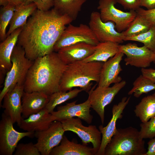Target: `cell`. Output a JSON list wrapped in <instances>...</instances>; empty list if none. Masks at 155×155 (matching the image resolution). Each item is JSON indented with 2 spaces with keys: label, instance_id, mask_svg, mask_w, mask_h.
Masks as SVG:
<instances>
[{
  "label": "cell",
  "instance_id": "25",
  "mask_svg": "<svg viewBox=\"0 0 155 155\" xmlns=\"http://www.w3.org/2000/svg\"><path fill=\"white\" fill-rule=\"evenodd\" d=\"M134 112L142 123L155 116V93L144 97L135 106Z\"/></svg>",
  "mask_w": 155,
  "mask_h": 155
},
{
  "label": "cell",
  "instance_id": "3",
  "mask_svg": "<svg viewBox=\"0 0 155 155\" xmlns=\"http://www.w3.org/2000/svg\"><path fill=\"white\" fill-rule=\"evenodd\" d=\"M103 64L100 62L81 61L67 65L61 80L60 90L67 92L79 87L88 92L93 81L99 82Z\"/></svg>",
  "mask_w": 155,
  "mask_h": 155
},
{
  "label": "cell",
  "instance_id": "5",
  "mask_svg": "<svg viewBox=\"0 0 155 155\" xmlns=\"http://www.w3.org/2000/svg\"><path fill=\"white\" fill-rule=\"evenodd\" d=\"M12 66L6 74L3 87L0 93V103L8 92L17 85H24L28 71L34 61L28 58L24 49L16 45L11 56Z\"/></svg>",
  "mask_w": 155,
  "mask_h": 155
},
{
  "label": "cell",
  "instance_id": "12",
  "mask_svg": "<svg viewBox=\"0 0 155 155\" xmlns=\"http://www.w3.org/2000/svg\"><path fill=\"white\" fill-rule=\"evenodd\" d=\"M65 131L61 122L56 120L46 129L35 132L37 141L35 145L41 155H50L52 150L60 143Z\"/></svg>",
  "mask_w": 155,
  "mask_h": 155
},
{
  "label": "cell",
  "instance_id": "14",
  "mask_svg": "<svg viewBox=\"0 0 155 155\" xmlns=\"http://www.w3.org/2000/svg\"><path fill=\"white\" fill-rule=\"evenodd\" d=\"M77 100L59 106L57 111L51 113L55 118L56 120L60 121L74 117H77L88 124H91L93 119L90 113L91 108L88 98L84 102L76 104Z\"/></svg>",
  "mask_w": 155,
  "mask_h": 155
},
{
  "label": "cell",
  "instance_id": "8",
  "mask_svg": "<svg viewBox=\"0 0 155 155\" xmlns=\"http://www.w3.org/2000/svg\"><path fill=\"white\" fill-rule=\"evenodd\" d=\"M81 42L96 46L99 42L89 26L81 24L75 26L69 24L56 42L54 51L57 52L62 48Z\"/></svg>",
  "mask_w": 155,
  "mask_h": 155
},
{
  "label": "cell",
  "instance_id": "6",
  "mask_svg": "<svg viewBox=\"0 0 155 155\" xmlns=\"http://www.w3.org/2000/svg\"><path fill=\"white\" fill-rule=\"evenodd\" d=\"M10 118L3 112L0 121V155H12L15 151L18 142L25 137L34 136L35 132H19L13 127Z\"/></svg>",
  "mask_w": 155,
  "mask_h": 155
},
{
  "label": "cell",
  "instance_id": "2",
  "mask_svg": "<svg viewBox=\"0 0 155 155\" xmlns=\"http://www.w3.org/2000/svg\"><path fill=\"white\" fill-rule=\"evenodd\" d=\"M67 65L57 53L54 51L37 58L28 72L24 91L40 92L50 96L60 91L61 80Z\"/></svg>",
  "mask_w": 155,
  "mask_h": 155
},
{
  "label": "cell",
  "instance_id": "20",
  "mask_svg": "<svg viewBox=\"0 0 155 155\" xmlns=\"http://www.w3.org/2000/svg\"><path fill=\"white\" fill-rule=\"evenodd\" d=\"M55 121H56L55 118L44 108L27 118H22L18 126L26 131L35 132L46 129Z\"/></svg>",
  "mask_w": 155,
  "mask_h": 155
},
{
  "label": "cell",
  "instance_id": "19",
  "mask_svg": "<svg viewBox=\"0 0 155 155\" xmlns=\"http://www.w3.org/2000/svg\"><path fill=\"white\" fill-rule=\"evenodd\" d=\"M49 98V96L42 92L24 91L22 98V118H27L44 108Z\"/></svg>",
  "mask_w": 155,
  "mask_h": 155
},
{
  "label": "cell",
  "instance_id": "18",
  "mask_svg": "<svg viewBox=\"0 0 155 155\" xmlns=\"http://www.w3.org/2000/svg\"><path fill=\"white\" fill-rule=\"evenodd\" d=\"M95 46L85 42H81L65 47L60 49L57 53L66 65L81 61L91 55Z\"/></svg>",
  "mask_w": 155,
  "mask_h": 155
},
{
  "label": "cell",
  "instance_id": "28",
  "mask_svg": "<svg viewBox=\"0 0 155 155\" xmlns=\"http://www.w3.org/2000/svg\"><path fill=\"white\" fill-rule=\"evenodd\" d=\"M133 87L128 92L129 95L133 94L136 98H139L143 94L147 93L155 90V83L148 79L140 75L134 81Z\"/></svg>",
  "mask_w": 155,
  "mask_h": 155
},
{
  "label": "cell",
  "instance_id": "9",
  "mask_svg": "<svg viewBox=\"0 0 155 155\" xmlns=\"http://www.w3.org/2000/svg\"><path fill=\"white\" fill-rule=\"evenodd\" d=\"M125 81L114 84L111 87H93L88 92L91 108L99 116L103 125L104 120L105 107L113 100L116 95L126 85Z\"/></svg>",
  "mask_w": 155,
  "mask_h": 155
},
{
  "label": "cell",
  "instance_id": "43",
  "mask_svg": "<svg viewBox=\"0 0 155 155\" xmlns=\"http://www.w3.org/2000/svg\"><path fill=\"white\" fill-rule=\"evenodd\" d=\"M154 54H155V56H154V60L153 62H154V63H155V51H154Z\"/></svg>",
  "mask_w": 155,
  "mask_h": 155
},
{
  "label": "cell",
  "instance_id": "34",
  "mask_svg": "<svg viewBox=\"0 0 155 155\" xmlns=\"http://www.w3.org/2000/svg\"><path fill=\"white\" fill-rule=\"evenodd\" d=\"M135 11L137 14L144 18L152 26H155V9L145 10L140 7Z\"/></svg>",
  "mask_w": 155,
  "mask_h": 155
},
{
  "label": "cell",
  "instance_id": "17",
  "mask_svg": "<svg viewBox=\"0 0 155 155\" xmlns=\"http://www.w3.org/2000/svg\"><path fill=\"white\" fill-rule=\"evenodd\" d=\"M124 54L119 52L103 64L98 86H109L112 84L120 82L122 81L119 75L122 70L120 63Z\"/></svg>",
  "mask_w": 155,
  "mask_h": 155
},
{
  "label": "cell",
  "instance_id": "37",
  "mask_svg": "<svg viewBox=\"0 0 155 155\" xmlns=\"http://www.w3.org/2000/svg\"><path fill=\"white\" fill-rule=\"evenodd\" d=\"M141 72L143 76L155 83V69L142 68Z\"/></svg>",
  "mask_w": 155,
  "mask_h": 155
},
{
  "label": "cell",
  "instance_id": "22",
  "mask_svg": "<svg viewBox=\"0 0 155 155\" xmlns=\"http://www.w3.org/2000/svg\"><path fill=\"white\" fill-rule=\"evenodd\" d=\"M93 148L70 141L65 135L60 143L51 150L50 155H95Z\"/></svg>",
  "mask_w": 155,
  "mask_h": 155
},
{
  "label": "cell",
  "instance_id": "16",
  "mask_svg": "<svg viewBox=\"0 0 155 155\" xmlns=\"http://www.w3.org/2000/svg\"><path fill=\"white\" fill-rule=\"evenodd\" d=\"M130 97H124L117 104H115L112 108V117L108 125L104 127L102 125L98 127V129L102 134L101 146L96 155H104L106 147L115 133L117 128L116 124L117 121L122 117L123 111L128 104Z\"/></svg>",
  "mask_w": 155,
  "mask_h": 155
},
{
  "label": "cell",
  "instance_id": "29",
  "mask_svg": "<svg viewBox=\"0 0 155 155\" xmlns=\"http://www.w3.org/2000/svg\"><path fill=\"white\" fill-rule=\"evenodd\" d=\"M152 27L146 20L137 14L128 27L122 32L125 37L131 36L146 32Z\"/></svg>",
  "mask_w": 155,
  "mask_h": 155
},
{
  "label": "cell",
  "instance_id": "41",
  "mask_svg": "<svg viewBox=\"0 0 155 155\" xmlns=\"http://www.w3.org/2000/svg\"><path fill=\"white\" fill-rule=\"evenodd\" d=\"M9 3L8 0H0V5L3 6H5Z\"/></svg>",
  "mask_w": 155,
  "mask_h": 155
},
{
  "label": "cell",
  "instance_id": "31",
  "mask_svg": "<svg viewBox=\"0 0 155 155\" xmlns=\"http://www.w3.org/2000/svg\"><path fill=\"white\" fill-rule=\"evenodd\" d=\"M133 41L141 42L152 51L155 50V26H152L148 31L140 34L125 37L124 41Z\"/></svg>",
  "mask_w": 155,
  "mask_h": 155
},
{
  "label": "cell",
  "instance_id": "7",
  "mask_svg": "<svg viewBox=\"0 0 155 155\" xmlns=\"http://www.w3.org/2000/svg\"><path fill=\"white\" fill-rule=\"evenodd\" d=\"M117 0H99L97 9L103 22L111 21L115 25L116 30L121 32L125 30L136 17V11L125 12L116 8Z\"/></svg>",
  "mask_w": 155,
  "mask_h": 155
},
{
  "label": "cell",
  "instance_id": "27",
  "mask_svg": "<svg viewBox=\"0 0 155 155\" xmlns=\"http://www.w3.org/2000/svg\"><path fill=\"white\" fill-rule=\"evenodd\" d=\"M82 91L81 89L75 88L67 92L61 90L55 92L49 96V101L44 108L51 113L57 106L76 97Z\"/></svg>",
  "mask_w": 155,
  "mask_h": 155
},
{
  "label": "cell",
  "instance_id": "21",
  "mask_svg": "<svg viewBox=\"0 0 155 155\" xmlns=\"http://www.w3.org/2000/svg\"><path fill=\"white\" fill-rule=\"evenodd\" d=\"M22 29V27H20L14 30L0 43V71L3 74H6L12 66L11 55Z\"/></svg>",
  "mask_w": 155,
  "mask_h": 155
},
{
  "label": "cell",
  "instance_id": "32",
  "mask_svg": "<svg viewBox=\"0 0 155 155\" xmlns=\"http://www.w3.org/2000/svg\"><path fill=\"white\" fill-rule=\"evenodd\" d=\"M140 126V132L142 138L150 139L155 137V116L147 122L142 123Z\"/></svg>",
  "mask_w": 155,
  "mask_h": 155
},
{
  "label": "cell",
  "instance_id": "39",
  "mask_svg": "<svg viewBox=\"0 0 155 155\" xmlns=\"http://www.w3.org/2000/svg\"><path fill=\"white\" fill-rule=\"evenodd\" d=\"M147 144L148 149L146 155H155V137L150 139Z\"/></svg>",
  "mask_w": 155,
  "mask_h": 155
},
{
  "label": "cell",
  "instance_id": "24",
  "mask_svg": "<svg viewBox=\"0 0 155 155\" xmlns=\"http://www.w3.org/2000/svg\"><path fill=\"white\" fill-rule=\"evenodd\" d=\"M120 45L118 43L111 41L99 42L96 45L94 53L82 61L105 62L119 52Z\"/></svg>",
  "mask_w": 155,
  "mask_h": 155
},
{
  "label": "cell",
  "instance_id": "13",
  "mask_svg": "<svg viewBox=\"0 0 155 155\" xmlns=\"http://www.w3.org/2000/svg\"><path fill=\"white\" fill-rule=\"evenodd\" d=\"M119 49L126 56L124 61L127 65L146 68L153 62L154 58V52L144 45L140 47L135 43H129L120 45Z\"/></svg>",
  "mask_w": 155,
  "mask_h": 155
},
{
  "label": "cell",
  "instance_id": "4",
  "mask_svg": "<svg viewBox=\"0 0 155 155\" xmlns=\"http://www.w3.org/2000/svg\"><path fill=\"white\" fill-rule=\"evenodd\" d=\"M146 152L140 131L130 126L117 128L106 147L104 155H146Z\"/></svg>",
  "mask_w": 155,
  "mask_h": 155
},
{
  "label": "cell",
  "instance_id": "30",
  "mask_svg": "<svg viewBox=\"0 0 155 155\" xmlns=\"http://www.w3.org/2000/svg\"><path fill=\"white\" fill-rule=\"evenodd\" d=\"M16 7L10 3L1 7L0 12V39L3 41L6 38V29L11 19Z\"/></svg>",
  "mask_w": 155,
  "mask_h": 155
},
{
  "label": "cell",
  "instance_id": "42",
  "mask_svg": "<svg viewBox=\"0 0 155 155\" xmlns=\"http://www.w3.org/2000/svg\"><path fill=\"white\" fill-rule=\"evenodd\" d=\"M37 1V0H23V3L25 5H27L32 2L35 3Z\"/></svg>",
  "mask_w": 155,
  "mask_h": 155
},
{
  "label": "cell",
  "instance_id": "23",
  "mask_svg": "<svg viewBox=\"0 0 155 155\" xmlns=\"http://www.w3.org/2000/svg\"><path fill=\"white\" fill-rule=\"evenodd\" d=\"M37 9V5L34 2L27 5L23 3L16 7L9 24V29L6 33L7 37L16 29L23 26L26 24L28 18Z\"/></svg>",
  "mask_w": 155,
  "mask_h": 155
},
{
  "label": "cell",
  "instance_id": "40",
  "mask_svg": "<svg viewBox=\"0 0 155 155\" xmlns=\"http://www.w3.org/2000/svg\"><path fill=\"white\" fill-rule=\"evenodd\" d=\"M9 3L16 7L23 3V0H8Z\"/></svg>",
  "mask_w": 155,
  "mask_h": 155
},
{
  "label": "cell",
  "instance_id": "10",
  "mask_svg": "<svg viewBox=\"0 0 155 155\" xmlns=\"http://www.w3.org/2000/svg\"><path fill=\"white\" fill-rule=\"evenodd\" d=\"M81 119L78 117H73L60 121L65 131H71L77 134L81 140L82 144L86 145L88 143H91L96 154L101 146V133L95 125L84 126Z\"/></svg>",
  "mask_w": 155,
  "mask_h": 155
},
{
  "label": "cell",
  "instance_id": "33",
  "mask_svg": "<svg viewBox=\"0 0 155 155\" xmlns=\"http://www.w3.org/2000/svg\"><path fill=\"white\" fill-rule=\"evenodd\" d=\"M14 155H40L41 154L35 144L30 142L26 144H18Z\"/></svg>",
  "mask_w": 155,
  "mask_h": 155
},
{
  "label": "cell",
  "instance_id": "35",
  "mask_svg": "<svg viewBox=\"0 0 155 155\" xmlns=\"http://www.w3.org/2000/svg\"><path fill=\"white\" fill-rule=\"evenodd\" d=\"M125 9L136 11L140 7V0H117Z\"/></svg>",
  "mask_w": 155,
  "mask_h": 155
},
{
  "label": "cell",
  "instance_id": "11",
  "mask_svg": "<svg viewBox=\"0 0 155 155\" xmlns=\"http://www.w3.org/2000/svg\"><path fill=\"white\" fill-rule=\"evenodd\" d=\"M89 26L99 42L111 41L119 44L124 41L125 37L122 32H120L116 30L114 22H103L99 12H92Z\"/></svg>",
  "mask_w": 155,
  "mask_h": 155
},
{
  "label": "cell",
  "instance_id": "15",
  "mask_svg": "<svg viewBox=\"0 0 155 155\" xmlns=\"http://www.w3.org/2000/svg\"><path fill=\"white\" fill-rule=\"evenodd\" d=\"M24 92V85H17L4 96L1 106L3 113L18 126L22 119V98Z\"/></svg>",
  "mask_w": 155,
  "mask_h": 155
},
{
  "label": "cell",
  "instance_id": "26",
  "mask_svg": "<svg viewBox=\"0 0 155 155\" xmlns=\"http://www.w3.org/2000/svg\"><path fill=\"white\" fill-rule=\"evenodd\" d=\"M87 0H53L54 8L61 13L75 20Z\"/></svg>",
  "mask_w": 155,
  "mask_h": 155
},
{
  "label": "cell",
  "instance_id": "36",
  "mask_svg": "<svg viewBox=\"0 0 155 155\" xmlns=\"http://www.w3.org/2000/svg\"><path fill=\"white\" fill-rule=\"evenodd\" d=\"M35 3L38 9L46 11L53 6V0H37Z\"/></svg>",
  "mask_w": 155,
  "mask_h": 155
},
{
  "label": "cell",
  "instance_id": "38",
  "mask_svg": "<svg viewBox=\"0 0 155 155\" xmlns=\"http://www.w3.org/2000/svg\"><path fill=\"white\" fill-rule=\"evenodd\" d=\"M140 7H145L147 10L155 9V0H140Z\"/></svg>",
  "mask_w": 155,
  "mask_h": 155
},
{
  "label": "cell",
  "instance_id": "1",
  "mask_svg": "<svg viewBox=\"0 0 155 155\" xmlns=\"http://www.w3.org/2000/svg\"><path fill=\"white\" fill-rule=\"evenodd\" d=\"M73 20L54 8L43 11L37 9L22 27L17 45L26 57L34 61L54 51V47L67 25Z\"/></svg>",
  "mask_w": 155,
  "mask_h": 155
}]
</instances>
